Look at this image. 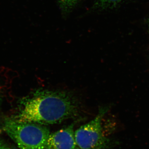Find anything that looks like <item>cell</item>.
<instances>
[{"label": "cell", "mask_w": 149, "mask_h": 149, "mask_svg": "<svg viewBox=\"0 0 149 149\" xmlns=\"http://www.w3.org/2000/svg\"><path fill=\"white\" fill-rule=\"evenodd\" d=\"M22 104L21 110L13 118L42 125L59 123L75 116L80 108L77 100L69 93L47 90H37Z\"/></svg>", "instance_id": "cell-1"}, {"label": "cell", "mask_w": 149, "mask_h": 149, "mask_svg": "<svg viewBox=\"0 0 149 149\" xmlns=\"http://www.w3.org/2000/svg\"><path fill=\"white\" fill-rule=\"evenodd\" d=\"M3 130L20 149H46L51 133L43 125L6 118Z\"/></svg>", "instance_id": "cell-2"}, {"label": "cell", "mask_w": 149, "mask_h": 149, "mask_svg": "<svg viewBox=\"0 0 149 149\" xmlns=\"http://www.w3.org/2000/svg\"><path fill=\"white\" fill-rule=\"evenodd\" d=\"M108 111L107 108L100 110L95 117L74 130L75 141L79 149H108L111 142L105 136L102 119Z\"/></svg>", "instance_id": "cell-3"}, {"label": "cell", "mask_w": 149, "mask_h": 149, "mask_svg": "<svg viewBox=\"0 0 149 149\" xmlns=\"http://www.w3.org/2000/svg\"><path fill=\"white\" fill-rule=\"evenodd\" d=\"M74 125L51 133L46 149H79L74 138Z\"/></svg>", "instance_id": "cell-4"}, {"label": "cell", "mask_w": 149, "mask_h": 149, "mask_svg": "<svg viewBox=\"0 0 149 149\" xmlns=\"http://www.w3.org/2000/svg\"><path fill=\"white\" fill-rule=\"evenodd\" d=\"M123 0H95L93 10L102 11L112 9L117 7Z\"/></svg>", "instance_id": "cell-5"}, {"label": "cell", "mask_w": 149, "mask_h": 149, "mask_svg": "<svg viewBox=\"0 0 149 149\" xmlns=\"http://www.w3.org/2000/svg\"><path fill=\"white\" fill-rule=\"evenodd\" d=\"M81 0H56L61 14L64 17L68 16Z\"/></svg>", "instance_id": "cell-6"}, {"label": "cell", "mask_w": 149, "mask_h": 149, "mask_svg": "<svg viewBox=\"0 0 149 149\" xmlns=\"http://www.w3.org/2000/svg\"><path fill=\"white\" fill-rule=\"evenodd\" d=\"M3 130V128H1V127L0 126V136L1 135L2 133Z\"/></svg>", "instance_id": "cell-7"}, {"label": "cell", "mask_w": 149, "mask_h": 149, "mask_svg": "<svg viewBox=\"0 0 149 149\" xmlns=\"http://www.w3.org/2000/svg\"><path fill=\"white\" fill-rule=\"evenodd\" d=\"M147 24H148V30L149 33V18H148V19Z\"/></svg>", "instance_id": "cell-8"}]
</instances>
